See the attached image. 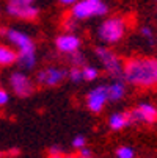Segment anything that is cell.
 Listing matches in <instances>:
<instances>
[{
  "label": "cell",
  "instance_id": "obj_1",
  "mask_svg": "<svg viewBox=\"0 0 157 158\" xmlns=\"http://www.w3.org/2000/svg\"><path fill=\"white\" fill-rule=\"evenodd\" d=\"M123 78L138 88L157 86V58L137 56L127 60L123 69Z\"/></svg>",
  "mask_w": 157,
  "mask_h": 158
},
{
  "label": "cell",
  "instance_id": "obj_2",
  "mask_svg": "<svg viewBox=\"0 0 157 158\" xmlns=\"http://www.w3.org/2000/svg\"><path fill=\"white\" fill-rule=\"evenodd\" d=\"M124 33H126V22L123 17L118 16L105 19L98 28V38L107 44L118 42L124 36Z\"/></svg>",
  "mask_w": 157,
  "mask_h": 158
},
{
  "label": "cell",
  "instance_id": "obj_3",
  "mask_svg": "<svg viewBox=\"0 0 157 158\" xmlns=\"http://www.w3.org/2000/svg\"><path fill=\"white\" fill-rule=\"evenodd\" d=\"M107 13L108 6L102 0H79L71 10V16L77 20H85L91 16H105Z\"/></svg>",
  "mask_w": 157,
  "mask_h": 158
},
{
  "label": "cell",
  "instance_id": "obj_4",
  "mask_svg": "<svg viewBox=\"0 0 157 158\" xmlns=\"http://www.w3.org/2000/svg\"><path fill=\"white\" fill-rule=\"evenodd\" d=\"M94 52H96V56L101 61L102 67L105 69V72L113 80H121L123 78V69H124V66L121 64V60L118 58V55L113 50H110L107 47H102V46L96 47Z\"/></svg>",
  "mask_w": 157,
  "mask_h": 158
},
{
  "label": "cell",
  "instance_id": "obj_5",
  "mask_svg": "<svg viewBox=\"0 0 157 158\" xmlns=\"http://www.w3.org/2000/svg\"><path fill=\"white\" fill-rule=\"evenodd\" d=\"M36 0H8L7 11L13 17H19L24 20H33L38 17L39 10L35 6Z\"/></svg>",
  "mask_w": 157,
  "mask_h": 158
},
{
  "label": "cell",
  "instance_id": "obj_6",
  "mask_svg": "<svg viewBox=\"0 0 157 158\" xmlns=\"http://www.w3.org/2000/svg\"><path fill=\"white\" fill-rule=\"evenodd\" d=\"M10 88L17 97H27L33 93V83L24 72H13L10 75Z\"/></svg>",
  "mask_w": 157,
  "mask_h": 158
},
{
  "label": "cell",
  "instance_id": "obj_7",
  "mask_svg": "<svg viewBox=\"0 0 157 158\" xmlns=\"http://www.w3.org/2000/svg\"><path fill=\"white\" fill-rule=\"evenodd\" d=\"M66 77H68V72L64 69L50 66V67H46V69H42L36 74V81L42 86H57Z\"/></svg>",
  "mask_w": 157,
  "mask_h": 158
},
{
  "label": "cell",
  "instance_id": "obj_8",
  "mask_svg": "<svg viewBox=\"0 0 157 158\" xmlns=\"http://www.w3.org/2000/svg\"><path fill=\"white\" fill-rule=\"evenodd\" d=\"M108 100V88L104 85H99L93 88L86 96V106L93 113H101Z\"/></svg>",
  "mask_w": 157,
  "mask_h": 158
},
{
  "label": "cell",
  "instance_id": "obj_9",
  "mask_svg": "<svg viewBox=\"0 0 157 158\" xmlns=\"http://www.w3.org/2000/svg\"><path fill=\"white\" fill-rule=\"evenodd\" d=\"M132 124H152L157 121V108L151 103H140L135 110L129 111Z\"/></svg>",
  "mask_w": 157,
  "mask_h": 158
},
{
  "label": "cell",
  "instance_id": "obj_10",
  "mask_svg": "<svg viewBox=\"0 0 157 158\" xmlns=\"http://www.w3.org/2000/svg\"><path fill=\"white\" fill-rule=\"evenodd\" d=\"M55 46H57V49H58L61 53L71 55V53H74V52H77V50L80 49L82 41H80L79 36H76V35H72V33H66V35L57 36Z\"/></svg>",
  "mask_w": 157,
  "mask_h": 158
},
{
  "label": "cell",
  "instance_id": "obj_11",
  "mask_svg": "<svg viewBox=\"0 0 157 158\" xmlns=\"http://www.w3.org/2000/svg\"><path fill=\"white\" fill-rule=\"evenodd\" d=\"M22 69H33L36 66V49H35V44H30V46H25L19 49L17 52V61H16Z\"/></svg>",
  "mask_w": 157,
  "mask_h": 158
},
{
  "label": "cell",
  "instance_id": "obj_12",
  "mask_svg": "<svg viewBox=\"0 0 157 158\" xmlns=\"http://www.w3.org/2000/svg\"><path fill=\"white\" fill-rule=\"evenodd\" d=\"M7 39L13 44L14 47L17 49H22V47H25V46H30V44H33L32 38L28 35H25L24 31H20V30H16V28H7Z\"/></svg>",
  "mask_w": 157,
  "mask_h": 158
},
{
  "label": "cell",
  "instance_id": "obj_13",
  "mask_svg": "<svg viewBox=\"0 0 157 158\" xmlns=\"http://www.w3.org/2000/svg\"><path fill=\"white\" fill-rule=\"evenodd\" d=\"M130 116L129 113H113L108 118V127L111 130H123L127 125H130Z\"/></svg>",
  "mask_w": 157,
  "mask_h": 158
},
{
  "label": "cell",
  "instance_id": "obj_14",
  "mask_svg": "<svg viewBox=\"0 0 157 158\" xmlns=\"http://www.w3.org/2000/svg\"><path fill=\"white\" fill-rule=\"evenodd\" d=\"M108 100L111 102H118L124 97L126 94V86L123 83V80H115L113 83H110L108 86Z\"/></svg>",
  "mask_w": 157,
  "mask_h": 158
},
{
  "label": "cell",
  "instance_id": "obj_15",
  "mask_svg": "<svg viewBox=\"0 0 157 158\" xmlns=\"http://www.w3.org/2000/svg\"><path fill=\"white\" fill-rule=\"evenodd\" d=\"M17 61V52L8 46L0 44V66H11Z\"/></svg>",
  "mask_w": 157,
  "mask_h": 158
},
{
  "label": "cell",
  "instance_id": "obj_16",
  "mask_svg": "<svg viewBox=\"0 0 157 158\" xmlns=\"http://www.w3.org/2000/svg\"><path fill=\"white\" fill-rule=\"evenodd\" d=\"M82 74H83V80L93 81L99 77V69L94 66H85V67H82Z\"/></svg>",
  "mask_w": 157,
  "mask_h": 158
},
{
  "label": "cell",
  "instance_id": "obj_17",
  "mask_svg": "<svg viewBox=\"0 0 157 158\" xmlns=\"http://www.w3.org/2000/svg\"><path fill=\"white\" fill-rule=\"evenodd\" d=\"M116 158H135V150L127 146H121L116 149Z\"/></svg>",
  "mask_w": 157,
  "mask_h": 158
},
{
  "label": "cell",
  "instance_id": "obj_18",
  "mask_svg": "<svg viewBox=\"0 0 157 158\" xmlns=\"http://www.w3.org/2000/svg\"><path fill=\"white\" fill-rule=\"evenodd\" d=\"M68 77L71 78V81H74V83H79V81H82L83 80V74H82V69L80 67H72V69L69 71V74H68Z\"/></svg>",
  "mask_w": 157,
  "mask_h": 158
},
{
  "label": "cell",
  "instance_id": "obj_19",
  "mask_svg": "<svg viewBox=\"0 0 157 158\" xmlns=\"http://www.w3.org/2000/svg\"><path fill=\"white\" fill-rule=\"evenodd\" d=\"M69 60H71L72 66H76V67H80V66L85 63V56H83V53H80L79 50H77V52H74V53H71Z\"/></svg>",
  "mask_w": 157,
  "mask_h": 158
},
{
  "label": "cell",
  "instance_id": "obj_20",
  "mask_svg": "<svg viewBox=\"0 0 157 158\" xmlns=\"http://www.w3.org/2000/svg\"><path fill=\"white\" fill-rule=\"evenodd\" d=\"M140 33H142V36H143V38H146V39H148L149 46H154L155 38H154V33H152V28H151V27H143Z\"/></svg>",
  "mask_w": 157,
  "mask_h": 158
},
{
  "label": "cell",
  "instance_id": "obj_21",
  "mask_svg": "<svg viewBox=\"0 0 157 158\" xmlns=\"http://www.w3.org/2000/svg\"><path fill=\"white\" fill-rule=\"evenodd\" d=\"M64 28L68 30V31H74V30L77 28V19L72 17V16L68 17V19L64 20Z\"/></svg>",
  "mask_w": 157,
  "mask_h": 158
},
{
  "label": "cell",
  "instance_id": "obj_22",
  "mask_svg": "<svg viewBox=\"0 0 157 158\" xmlns=\"http://www.w3.org/2000/svg\"><path fill=\"white\" fill-rule=\"evenodd\" d=\"M85 143H86V139H85V136H82V135H79V136H76V138L72 139V146H74L76 149L83 147V146H85Z\"/></svg>",
  "mask_w": 157,
  "mask_h": 158
},
{
  "label": "cell",
  "instance_id": "obj_23",
  "mask_svg": "<svg viewBox=\"0 0 157 158\" xmlns=\"http://www.w3.org/2000/svg\"><path fill=\"white\" fill-rule=\"evenodd\" d=\"M8 102H10V94L5 91V89H2V88H0V106L7 105Z\"/></svg>",
  "mask_w": 157,
  "mask_h": 158
},
{
  "label": "cell",
  "instance_id": "obj_24",
  "mask_svg": "<svg viewBox=\"0 0 157 158\" xmlns=\"http://www.w3.org/2000/svg\"><path fill=\"white\" fill-rule=\"evenodd\" d=\"M49 153H50V155H61V147L52 146V147L49 149Z\"/></svg>",
  "mask_w": 157,
  "mask_h": 158
},
{
  "label": "cell",
  "instance_id": "obj_25",
  "mask_svg": "<svg viewBox=\"0 0 157 158\" xmlns=\"http://www.w3.org/2000/svg\"><path fill=\"white\" fill-rule=\"evenodd\" d=\"M79 156H91V150L83 146V147H80V155Z\"/></svg>",
  "mask_w": 157,
  "mask_h": 158
},
{
  "label": "cell",
  "instance_id": "obj_26",
  "mask_svg": "<svg viewBox=\"0 0 157 158\" xmlns=\"http://www.w3.org/2000/svg\"><path fill=\"white\" fill-rule=\"evenodd\" d=\"M61 5H66V6H72L74 3H77L79 0H58Z\"/></svg>",
  "mask_w": 157,
  "mask_h": 158
},
{
  "label": "cell",
  "instance_id": "obj_27",
  "mask_svg": "<svg viewBox=\"0 0 157 158\" xmlns=\"http://www.w3.org/2000/svg\"><path fill=\"white\" fill-rule=\"evenodd\" d=\"M49 158H69V156H61V155H50Z\"/></svg>",
  "mask_w": 157,
  "mask_h": 158
},
{
  "label": "cell",
  "instance_id": "obj_28",
  "mask_svg": "<svg viewBox=\"0 0 157 158\" xmlns=\"http://www.w3.org/2000/svg\"><path fill=\"white\" fill-rule=\"evenodd\" d=\"M79 158H91V156H79Z\"/></svg>",
  "mask_w": 157,
  "mask_h": 158
},
{
  "label": "cell",
  "instance_id": "obj_29",
  "mask_svg": "<svg viewBox=\"0 0 157 158\" xmlns=\"http://www.w3.org/2000/svg\"><path fill=\"white\" fill-rule=\"evenodd\" d=\"M0 158H2V153H0Z\"/></svg>",
  "mask_w": 157,
  "mask_h": 158
},
{
  "label": "cell",
  "instance_id": "obj_30",
  "mask_svg": "<svg viewBox=\"0 0 157 158\" xmlns=\"http://www.w3.org/2000/svg\"><path fill=\"white\" fill-rule=\"evenodd\" d=\"M155 41H157V36H155Z\"/></svg>",
  "mask_w": 157,
  "mask_h": 158
}]
</instances>
